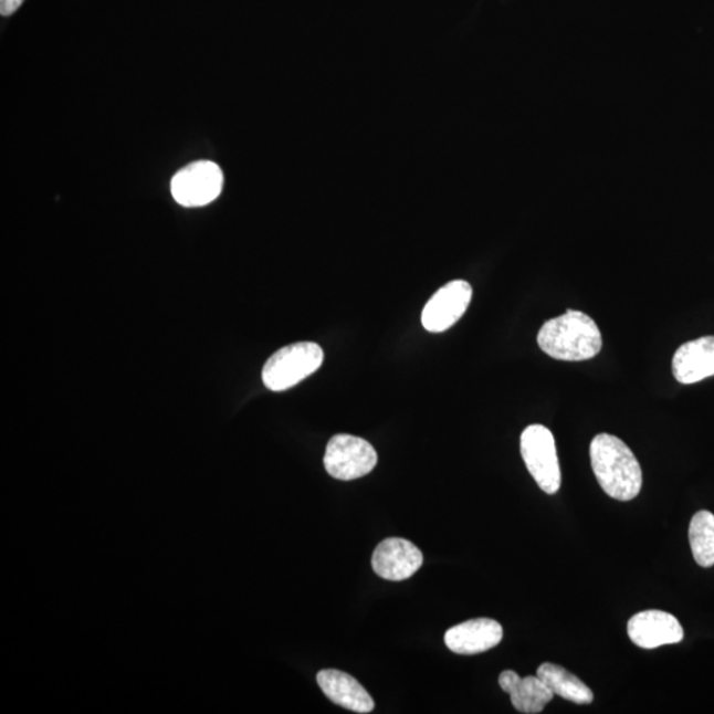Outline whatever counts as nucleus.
Wrapping results in <instances>:
<instances>
[{
	"instance_id": "f257e3e1",
	"label": "nucleus",
	"mask_w": 714,
	"mask_h": 714,
	"mask_svg": "<svg viewBox=\"0 0 714 714\" xmlns=\"http://www.w3.org/2000/svg\"><path fill=\"white\" fill-rule=\"evenodd\" d=\"M590 461L599 486L612 500L630 502L641 493L643 473L631 449L618 437L598 434L590 443Z\"/></svg>"
},
{
	"instance_id": "f03ea898",
	"label": "nucleus",
	"mask_w": 714,
	"mask_h": 714,
	"mask_svg": "<svg viewBox=\"0 0 714 714\" xmlns=\"http://www.w3.org/2000/svg\"><path fill=\"white\" fill-rule=\"evenodd\" d=\"M537 343L545 354L556 360L584 361L601 353L602 334L589 315L568 309L544 323Z\"/></svg>"
},
{
	"instance_id": "7ed1b4c3",
	"label": "nucleus",
	"mask_w": 714,
	"mask_h": 714,
	"mask_svg": "<svg viewBox=\"0 0 714 714\" xmlns=\"http://www.w3.org/2000/svg\"><path fill=\"white\" fill-rule=\"evenodd\" d=\"M323 360L325 354L316 343H295L269 357L262 369V381L273 392H284L315 374Z\"/></svg>"
},
{
	"instance_id": "20e7f679",
	"label": "nucleus",
	"mask_w": 714,
	"mask_h": 714,
	"mask_svg": "<svg viewBox=\"0 0 714 714\" xmlns=\"http://www.w3.org/2000/svg\"><path fill=\"white\" fill-rule=\"evenodd\" d=\"M521 451L525 466L538 487L544 493L555 495L561 487V470L552 431L537 423L528 427L521 438Z\"/></svg>"
},
{
	"instance_id": "39448f33",
	"label": "nucleus",
	"mask_w": 714,
	"mask_h": 714,
	"mask_svg": "<svg viewBox=\"0 0 714 714\" xmlns=\"http://www.w3.org/2000/svg\"><path fill=\"white\" fill-rule=\"evenodd\" d=\"M377 461L379 456L372 444L349 434L333 437L323 458L327 473L339 481H354L368 475Z\"/></svg>"
},
{
	"instance_id": "423d86ee",
	"label": "nucleus",
	"mask_w": 714,
	"mask_h": 714,
	"mask_svg": "<svg viewBox=\"0 0 714 714\" xmlns=\"http://www.w3.org/2000/svg\"><path fill=\"white\" fill-rule=\"evenodd\" d=\"M224 175L213 161L200 160L188 165L175 175L171 192L178 204L204 207L220 197Z\"/></svg>"
},
{
	"instance_id": "0eeeda50",
	"label": "nucleus",
	"mask_w": 714,
	"mask_h": 714,
	"mask_svg": "<svg viewBox=\"0 0 714 714\" xmlns=\"http://www.w3.org/2000/svg\"><path fill=\"white\" fill-rule=\"evenodd\" d=\"M473 298L466 281H453L431 296L422 312V326L429 333H443L460 321Z\"/></svg>"
},
{
	"instance_id": "6e6552de",
	"label": "nucleus",
	"mask_w": 714,
	"mask_h": 714,
	"mask_svg": "<svg viewBox=\"0 0 714 714\" xmlns=\"http://www.w3.org/2000/svg\"><path fill=\"white\" fill-rule=\"evenodd\" d=\"M422 552L412 542L400 537L382 540L374 552L372 568L388 581H403L422 567Z\"/></svg>"
},
{
	"instance_id": "1a4fd4ad",
	"label": "nucleus",
	"mask_w": 714,
	"mask_h": 714,
	"mask_svg": "<svg viewBox=\"0 0 714 714\" xmlns=\"http://www.w3.org/2000/svg\"><path fill=\"white\" fill-rule=\"evenodd\" d=\"M631 642L641 649L652 650L683 641L682 624L670 612L647 610L638 612L628 624Z\"/></svg>"
},
{
	"instance_id": "9d476101",
	"label": "nucleus",
	"mask_w": 714,
	"mask_h": 714,
	"mask_svg": "<svg viewBox=\"0 0 714 714\" xmlns=\"http://www.w3.org/2000/svg\"><path fill=\"white\" fill-rule=\"evenodd\" d=\"M503 629L500 622L489 618L471 619L451 628L444 634L448 649L460 655H476L494 649L502 642Z\"/></svg>"
},
{
	"instance_id": "9b49d317",
	"label": "nucleus",
	"mask_w": 714,
	"mask_h": 714,
	"mask_svg": "<svg viewBox=\"0 0 714 714\" xmlns=\"http://www.w3.org/2000/svg\"><path fill=\"white\" fill-rule=\"evenodd\" d=\"M321 690L342 708L356 713H370L375 702L366 689L355 678L338 670H323L316 675Z\"/></svg>"
},
{
	"instance_id": "f8f14e48",
	"label": "nucleus",
	"mask_w": 714,
	"mask_h": 714,
	"mask_svg": "<svg viewBox=\"0 0 714 714\" xmlns=\"http://www.w3.org/2000/svg\"><path fill=\"white\" fill-rule=\"evenodd\" d=\"M672 372L682 384H695L714 376V336L685 343L672 359Z\"/></svg>"
},
{
	"instance_id": "ddd939ff",
	"label": "nucleus",
	"mask_w": 714,
	"mask_h": 714,
	"mask_svg": "<svg viewBox=\"0 0 714 714\" xmlns=\"http://www.w3.org/2000/svg\"><path fill=\"white\" fill-rule=\"evenodd\" d=\"M500 685L511 696V703L517 712L525 714L542 713L555 695L548 685L538 676L521 678L515 671H504Z\"/></svg>"
},
{
	"instance_id": "4468645a",
	"label": "nucleus",
	"mask_w": 714,
	"mask_h": 714,
	"mask_svg": "<svg viewBox=\"0 0 714 714\" xmlns=\"http://www.w3.org/2000/svg\"><path fill=\"white\" fill-rule=\"evenodd\" d=\"M537 676L548 685L554 695L568 700V702L586 705L591 704L595 700L589 686L561 665L544 663L538 666Z\"/></svg>"
},
{
	"instance_id": "2eb2a0df",
	"label": "nucleus",
	"mask_w": 714,
	"mask_h": 714,
	"mask_svg": "<svg viewBox=\"0 0 714 714\" xmlns=\"http://www.w3.org/2000/svg\"><path fill=\"white\" fill-rule=\"evenodd\" d=\"M690 544L693 558L703 568L714 565V515L700 511L690 524Z\"/></svg>"
},
{
	"instance_id": "dca6fc26",
	"label": "nucleus",
	"mask_w": 714,
	"mask_h": 714,
	"mask_svg": "<svg viewBox=\"0 0 714 714\" xmlns=\"http://www.w3.org/2000/svg\"><path fill=\"white\" fill-rule=\"evenodd\" d=\"M23 2L24 0H0V13L3 17H10L20 9Z\"/></svg>"
}]
</instances>
